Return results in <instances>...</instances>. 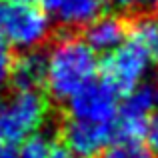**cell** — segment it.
<instances>
[{
    "label": "cell",
    "instance_id": "6da1fadb",
    "mask_svg": "<svg viewBox=\"0 0 158 158\" xmlns=\"http://www.w3.org/2000/svg\"><path fill=\"white\" fill-rule=\"evenodd\" d=\"M98 68L96 52L74 32H62L46 52V86L54 100L68 102L78 90L94 82Z\"/></svg>",
    "mask_w": 158,
    "mask_h": 158
},
{
    "label": "cell",
    "instance_id": "7a4b0ae2",
    "mask_svg": "<svg viewBox=\"0 0 158 158\" xmlns=\"http://www.w3.org/2000/svg\"><path fill=\"white\" fill-rule=\"evenodd\" d=\"M50 34V18L42 6L24 0H0V40L6 46L34 50Z\"/></svg>",
    "mask_w": 158,
    "mask_h": 158
},
{
    "label": "cell",
    "instance_id": "3957f363",
    "mask_svg": "<svg viewBox=\"0 0 158 158\" xmlns=\"http://www.w3.org/2000/svg\"><path fill=\"white\" fill-rule=\"evenodd\" d=\"M48 114V100L40 90H14L0 96V136L10 144L24 142Z\"/></svg>",
    "mask_w": 158,
    "mask_h": 158
},
{
    "label": "cell",
    "instance_id": "277c9868",
    "mask_svg": "<svg viewBox=\"0 0 158 158\" xmlns=\"http://www.w3.org/2000/svg\"><path fill=\"white\" fill-rule=\"evenodd\" d=\"M150 64L152 60L148 58V54L140 50L136 44L126 40L122 46H118L116 50L108 54L104 62L100 64L102 80L118 96L120 94L128 96L132 90H136L142 84V78Z\"/></svg>",
    "mask_w": 158,
    "mask_h": 158
},
{
    "label": "cell",
    "instance_id": "5b68a950",
    "mask_svg": "<svg viewBox=\"0 0 158 158\" xmlns=\"http://www.w3.org/2000/svg\"><path fill=\"white\" fill-rule=\"evenodd\" d=\"M118 94L104 80H94L78 90L66 106V118L94 124H112L118 112Z\"/></svg>",
    "mask_w": 158,
    "mask_h": 158
},
{
    "label": "cell",
    "instance_id": "8992f818",
    "mask_svg": "<svg viewBox=\"0 0 158 158\" xmlns=\"http://www.w3.org/2000/svg\"><path fill=\"white\" fill-rule=\"evenodd\" d=\"M154 106L156 96L152 86L140 84L136 90H132L120 104L112 122L114 140H142L148 122L154 116Z\"/></svg>",
    "mask_w": 158,
    "mask_h": 158
},
{
    "label": "cell",
    "instance_id": "52a82bcc",
    "mask_svg": "<svg viewBox=\"0 0 158 158\" xmlns=\"http://www.w3.org/2000/svg\"><path fill=\"white\" fill-rule=\"evenodd\" d=\"M58 138L72 156L94 158L102 154L104 148L114 140V130L112 124H94L64 118L58 126Z\"/></svg>",
    "mask_w": 158,
    "mask_h": 158
},
{
    "label": "cell",
    "instance_id": "ba28073f",
    "mask_svg": "<svg viewBox=\"0 0 158 158\" xmlns=\"http://www.w3.org/2000/svg\"><path fill=\"white\" fill-rule=\"evenodd\" d=\"M128 34V16L100 14L84 26L82 40L94 52H108L122 46Z\"/></svg>",
    "mask_w": 158,
    "mask_h": 158
},
{
    "label": "cell",
    "instance_id": "9c48e42d",
    "mask_svg": "<svg viewBox=\"0 0 158 158\" xmlns=\"http://www.w3.org/2000/svg\"><path fill=\"white\" fill-rule=\"evenodd\" d=\"M8 80L14 90H40L46 80V52L26 50L14 56Z\"/></svg>",
    "mask_w": 158,
    "mask_h": 158
},
{
    "label": "cell",
    "instance_id": "30bf717a",
    "mask_svg": "<svg viewBox=\"0 0 158 158\" xmlns=\"http://www.w3.org/2000/svg\"><path fill=\"white\" fill-rule=\"evenodd\" d=\"M42 4L62 26L76 28L100 16L106 0H42Z\"/></svg>",
    "mask_w": 158,
    "mask_h": 158
},
{
    "label": "cell",
    "instance_id": "8fae6325",
    "mask_svg": "<svg viewBox=\"0 0 158 158\" xmlns=\"http://www.w3.org/2000/svg\"><path fill=\"white\" fill-rule=\"evenodd\" d=\"M126 40L146 52L152 64L158 62V12L146 10L140 14L128 16Z\"/></svg>",
    "mask_w": 158,
    "mask_h": 158
},
{
    "label": "cell",
    "instance_id": "7c38bea8",
    "mask_svg": "<svg viewBox=\"0 0 158 158\" xmlns=\"http://www.w3.org/2000/svg\"><path fill=\"white\" fill-rule=\"evenodd\" d=\"M100 158H154L142 140H114L104 148Z\"/></svg>",
    "mask_w": 158,
    "mask_h": 158
},
{
    "label": "cell",
    "instance_id": "4fadbf2b",
    "mask_svg": "<svg viewBox=\"0 0 158 158\" xmlns=\"http://www.w3.org/2000/svg\"><path fill=\"white\" fill-rule=\"evenodd\" d=\"M58 142H54L50 136L46 134H32L20 144V150L16 158H50L54 146Z\"/></svg>",
    "mask_w": 158,
    "mask_h": 158
},
{
    "label": "cell",
    "instance_id": "5bb4252c",
    "mask_svg": "<svg viewBox=\"0 0 158 158\" xmlns=\"http://www.w3.org/2000/svg\"><path fill=\"white\" fill-rule=\"evenodd\" d=\"M112 6H116L122 16H134L140 14V12H146V6L152 2V0H106Z\"/></svg>",
    "mask_w": 158,
    "mask_h": 158
},
{
    "label": "cell",
    "instance_id": "9a60e30c",
    "mask_svg": "<svg viewBox=\"0 0 158 158\" xmlns=\"http://www.w3.org/2000/svg\"><path fill=\"white\" fill-rule=\"evenodd\" d=\"M12 60H14V56H12L10 48L6 46V44L0 40V86L4 84V82L10 78V68H12Z\"/></svg>",
    "mask_w": 158,
    "mask_h": 158
},
{
    "label": "cell",
    "instance_id": "2e32d148",
    "mask_svg": "<svg viewBox=\"0 0 158 158\" xmlns=\"http://www.w3.org/2000/svg\"><path fill=\"white\" fill-rule=\"evenodd\" d=\"M144 140H146L148 150L158 156V116H152L150 118L148 128H146V132H144Z\"/></svg>",
    "mask_w": 158,
    "mask_h": 158
},
{
    "label": "cell",
    "instance_id": "e0dca14e",
    "mask_svg": "<svg viewBox=\"0 0 158 158\" xmlns=\"http://www.w3.org/2000/svg\"><path fill=\"white\" fill-rule=\"evenodd\" d=\"M50 158H76V156H72L64 146H62V144H56L54 150H52V154H50Z\"/></svg>",
    "mask_w": 158,
    "mask_h": 158
},
{
    "label": "cell",
    "instance_id": "ac0fdd59",
    "mask_svg": "<svg viewBox=\"0 0 158 158\" xmlns=\"http://www.w3.org/2000/svg\"><path fill=\"white\" fill-rule=\"evenodd\" d=\"M0 158H16V154L10 150V148H2L0 146Z\"/></svg>",
    "mask_w": 158,
    "mask_h": 158
},
{
    "label": "cell",
    "instance_id": "d6986e66",
    "mask_svg": "<svg viewBox=\"0 0 158 158\" xmlns=\"http://www.w3.org/2000/svg\"><path fill=\"white\" fill-rule=\"evenodd\" d=\"M152 88H154V96H156V104H158V74H156V84Z\"/></svg>",
    "mask_w": 158,
    "mask_h": 158
},
{
    "label": "cell",
    "instance_id": "ffe728a7",
    "mask_svg": "<svg viewBox=\"0 0 158 158\" xmlns=\"http://www.w3.org/2000/svg\"><path fill=\"white\" fill-rule=\"evenodd\" d=\"M152 4H154V12H158V0H152Z\"/></svg>",
    "mask_w": 158,
    "mask_h": 158
},
{
    "label": "cell",
    "instance_id": "44dd1931",
    "mask_svg": "<svg viewBox=\"0 0 158 158\" xmlns=\"http://www.w3.org/2000/svg\"><path fill=\"white\" fill-rule=\"evenodd\" d=\"M24 2H34V0H24Z\"/></svg>",
    "mask_w": 158,
    "mask_h": 158
},
{
    "label": "cell",
    "instance_id": "7402d4cb",
    "mask_svg": "<svg viewBox=\"0 0 158 158\" xmlns=\"http://www.w3.org/2000/svg\"><path fill=\"white\" fill-rule=\"evenodd\" d=\"M0 142H2V136H0Z\"/></svg>",
    "mask_w": 158,
    "mask_h": 158
}]
</instances>
